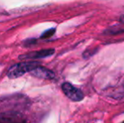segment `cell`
I'll return each mask as SVG.
<instances>
[{"instance_id": "6da1fadb", "label": "cell", "mask_w": 124, "mask_h": 123, "mask_svg": "<svg viewBox=\"0 0 124 123\" xmlns=\"http://www.w3.org/2000/svg\"><path fill=\"white\" fill-rule=\"evenodd\" d=\"M39 66L38 62H20V63L15 64L8 69L7 75L9 79H17L21 77L25 73L31 72L34 68Z\"/></svg>"}, {"instance_id": "7a4b0ae2", "label": "cell", "mask_w": 124, "mask_h": 123, "mask_svg": "<svg viewBox=\"0 0 124 123\" xmlns=\"http://www.w3.org/2000/svg\"><path fill=\"white\" fill-rule=\"evenodd\" d=\"M62 89L66 96L73 101H80L84 99L83 92L69 83L62 84Z\"/></svg>"}, {"instance_id": "3957f363", "label": "cell", "mask_w": 124, "mask_h": 123, "mask_svg": "<svg viewBox=\"0 0 124 123\" xmlns=\"http://www.w3.org/2000/svg\"><path fill=\"white\" fill-rule=\"evenodd\" d=\"M55 52L54 49H43L37 51H31V52L26 53V54L21 55L20 57V59H39V58H44L46 57L52 56Z\"/></svg>"}, {"instance_id": "277c9868", "label": "cell", "mask_w": 124, "mask_h": 123, "mask_svg": "<svg viewBox=\"0 0 124 123\" xmlns=\"http://www.w3.org/2000/svg\"><path fill=\"white\" fill-rule=\"evenodd\" d=\"M31 73L32 75H34L35 77L43 79H52L55 77V74H54V72L46 68V67H41L40 65L37 66L33 70H31Z\"/></svg>"}, {"instance_id": "5b68a950", "label": "cell", "mask_w": 124, "mask_h": 123, "mask_svg": "<svg viewBox=\"0 0 124 123\" xmlns=\"http://www.w3.org/2000/svg\"><path fill=\"white\" fill-rule=\"evenodd\" d=\"M54 32H55V29H51L49 30H46V32H44L42 35H41V38L50 37V36H52V35L54 34Z\"/></svg>"}, {"instance_id": "8992f818", "label": "cell", "mask_w": 124, "mask_h": 123, "mask_svg": "<svg viewBox=\"0 0 124 123\" xmlns=\"http://www.w3.org/2000/svg\"><path fill=\"white\" fill-rule=\"evenodd\" d=\"M121 20H122V21H123V22H124V15H123V16H122Z\"/></svg>"}]
</instances>
